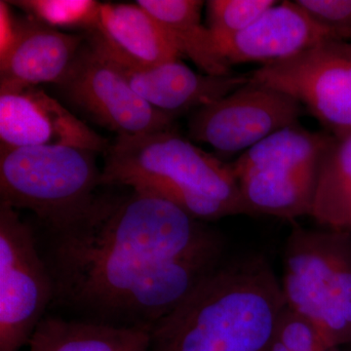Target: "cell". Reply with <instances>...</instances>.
I'll return each instance as SVG.
<instances>
[{
    "label": "cell",
    "mask_w": 351,
    "mask_h": 351,
    "mask_svg": "<svg viewBox=\"0 0 351 351\" xmlns=\"http://www.w3.org/2000/svg\"><path fill=\"white\" fill-rule=\"evenodd\" d=\"M36 232L52 308L152 331L226 258L221 232L169 201L99 193L80 218Z\"/></svg>",
    "instance_id": "1"
},
{
    "label": "cell",
    "mask_w": 351,
    "mask_h": 351,
    "mask_svg": "<svg viewBox=\"0 0 351 351\" xmlns=\"http://www.w3.org/2000/svg\"><path fill=\"white\" fill-rule=\"evenodd\" d=\"M261 254L228 258L149 332V351H270L286 308Z\"/></svg>",
    "instance_id": "2"
},
{
    "label": "cell",
    "mask_w": 351,
    "mask_h": 351,
    "mask_svg": "<svg viewBox=\"0 0 351 351\" xmlns=\"http://www.w3.org/2000/svg\"><path fill=\"white\" fill-rule=\"evenodd\" d=\"M280 281L286 306L329 348L351 343V232L294 225Z\"/></svg>",
    "instance_id": "3"
},
{
    "label": "cell",
    "mask_w": 351,
    "mask_h": 351,
    "mask_svg": "<svg viewBox=\"0 0 351 351\" xmlns=\"http://www.w3.org/2000/svg\"><path fill=\"white\" fill-rule=\"evenodd\" d=\"M101 186L95 152L71 147L0 149V202L29 210L41 228L80 218Z\"/></svg>",
    "instance_id": "4"
},
{
    "label": "cell",
    "mask_w": 351,
    "mask_h": 351,
    "mask_svg": "<svg viewBox=\"0 0 351 351\" xmlns=\"http://www.w3.org/2000/svg\"><path fill=\"white\" fill-rule=\"evenodd\" d=\"M331 134L286 127L245 151L232 163L251 216L267 215L295 223L311 217L321 160Z\"/></svg>",
    "instance_id": "5"
},
{
    "label": "cell",
    "mask_w": 351,
    "mask_h": 351,
    "mask_svg": "<svg viewBox=\"0 0 351 351\" xmlns=\"http://www.w3.org/2000/svg\"><path fill=\"white\" fill-rule=\"evenodd\" d=\"M135 177H156L189 191L226 203L251 216L242 199L232 164L191 144L174 129L122 136L110 145L101 184L121 186Z\"/></svg>",
    "instance_id": "6"
},
{
    "label": "cell",
    "mask_w": 351,
    "mask_h": 351,
    "mask_svg": "<svg viewBox=\"0 0 351 351\" xmlns=\"http://www.w3.org/2000/svg\"><path fill=\"white\" fill-rule=\"evenodd\" d=\"M53 299L54 286L36 228L0 202V351L29 345Z\"/></svg>",
    "instance_id": "7"
},
{
    "label": "cell",
    "mask_w": 351,
    "mask_h": 351,
    "mask_svg": "<svg viewBox=\"0 0 351 351\" xmlns=\"http://www.w3.org/2000/svg\"><path fill=\"white\" fill-rule=\"evenodd\" d=\"M249 75L252 82L297 99L327 133H351V41H323Z\"/></svg>",
    "instance_id": "8"
},
{
    "label": "cell",
    "mask_w": 351,
    "mask_h": 351,
    "mask_svg": "<svg viewBox=\"0 0 351 351\" xmlns=\"http://www.w3.org/2000/svg\"><path fill=\"white\" fill-rule=\"evenodd\" d=\"M304 112L302 104L290 95L250 80L193 112L189 136L221 154H237L281 129L300 123Z\"/></svg>",
    "instance_id": "9"
},
{
    "label": "cell",
    "mask_w": 351,
    "mask_h": 351,
    "mask_svg": "<svg viewBox=\"0 0 351 351\" xmlns=\"http://www.w3.org/2000/svg\"><path fill=\"white\" fill-rule=\"evenodd\" d=\"M60 86L73 103L101 125L117 132L119 137L173 129L176 117L143 100L88 41Z\"/></svg>",
    "instance_id": "10"
},
{
    "label": "cell",
    "mask_w": 351,
    "mask_h": 351,
    "mask_svg": "<svg viewBox=\"0 0 351 351\" xmlns=\"http://www.w3.org/2000/svg\"><path fill=\"white\" fill-rule=\"evenodd\" d=\"M1 147H71L107 152V140L36 86L0 84Z\"/></svg>",
    "instance_id": "11"
},
{
    "label": "cell",
    "mask_w": 351,
    "mask_h": 351,
    "mask_svg": "<svg viewBox=\"0 0 351 351\" xmlns=\"http://www.w3.org/2000/svg\"><path fill=\"white\" fill-rule=\"evenodd\" d=\"M87 41L124 76L143 100L174 117L181 113L195 112L250 82L249 73L210 75L195 73L180 60L156 66H134L110 56Z\"/></svg>",
    "instance_id": "12"
},
{
    "label": "cell",
    "mask_w": 351,
    "mask_h": 351,
    "mask_svg": "<svg viewBox=\"0 0 351 351\" xmlns=\"http://www.w3.org/2000/svg\"><path fill=\"white\" fill-rule=\"evenodd\" d=\"M339 39L311 19L295 1L278 2L250 27L218 44L232 68L234 64L283 61L323 41Z\"/></svg>",
    "instance_id": "13"
},
{
    "label": "cell",
    "mask_w": 351,
    "mask_h": 351,
    "mask_svg": "<svg viewBox=\"0 0 351 351\" xmlns=\"http://www.w3.org/2000/svg\"><path fill=\"white\" fill-rule=\"evenodd\" d=\"M85 36L59 32L34 18H15L13 38L0 55V84L60 85L80 54Z\"/></svg>",
    "instance_id": "14"
},
{
    "label": "cell",
    "mask_w": 351,
    "mask_h": 351,
    "mask_svg": "<svg viewBox=\"0 0 351 351\" xmlns=\"http://www.w3.org/2000/svg\"><path fill=\"white\" fill-rule=\"evenodd\" d=\"M88 36L110 56L134 66H156L182 56L158 22L137 3L101 4L98 24Z\"/></svg>",
    "instance_id": "15"
},
{
    "label": "cell",
    "mask_w": 351,
    "mask_h": 351,
    "mask_svg": "<svg viewBox=\"0 0 351 351\" xmlns=\"http://www.w3.org/2000/svg\"><path fill=\"white\" fill-rule=\"evenodd\" d=\"M149 332L46 315L27 346L29 351H149Z\"/></svg>",
    "instance_id": "16"
},
{
    "label": "cell",
    "mask_w": 351,
    "mask_h": 351,
    "mask_svg": "<svg viewBox=\"0 0 351 351\" xmlns=\"http://www.w3.org/2000/svg\"><path fill=\"white\" fill-rule=\"evenodd\" d=\"M161 25L180 54L188 57L210 75L232 73L221 56L211 32L201 24L204 1L199 0H138Z\"/></svg>",
    "instance_id": "17"
},
{
    "label": "cell",
    "mask_w": 351,
    "mask_h": 351,
    "mask_svg": "<svg viewBox=\"0 0 351 351\" xmlns=\"http://www.w3.org/2000/svg\"><path fill=\"white\" fill-rule=\"evenodd\" d=\"M311 217L321 228L351 232V133L332 135L321 160Z\"/></svg>",
    "instance_id": "18"
},
{
    "label": "cell",
    "mask_w": 351,
    "mask_h": 351,
    "mask_svg": "<svg viewBox=\"0 0 351 351\" xmlns=\"http://www.w3.org/2000/svg\"><path fill=\"white\" fill-rule=\"evenodd\" d=\"M10 3L51 27H82L88 32L98 24L101 4L93 0H20Z\"/></svg>",
    "instance_id": "19"
},
{
    "label": "cell",
    "mask_w": 351,
    "mask_h": 351,
    "mask_svg": "<svg viewBox=\"0 0 351 351\" xmlns=\"http://www.w3.org/2000/svg\"><path fill=\"white\" fill-rule=\"evenodd\" d=\"M277 3L276 0H209L207 27L218 45L250 27Z\"/></svg>",
    "instance_id": "20"
},
{
    "label": "cell",
    "mask_w": 351,
    "mask_h": 351,
    "mask_svg": "<svg viewBox=\"0 0 351 351\" xmlns=\"http://www.w3.org/2000/svg\"><path fill=\"white\" fill-rule=\"evenodd\" d=\"M270 351H341L329 348L309 323L286 306Z\"/></svg>",
    "instance_id": "21"
},
{
    "label": "cell",
    "mask_w": 351,
    "mask_h": 351,
    "mask_svg": "<svg viewBox=\"0 0 351 351\" xmlns=\"http://www.w3.org/2000/svg\"><path fill=\"white\" fill-rule=\"evenodd\" d=\"M302 10L339 40L351 41V0H295Z\"/></svg>",
    "instance_id": "22"
}]
</instances>
